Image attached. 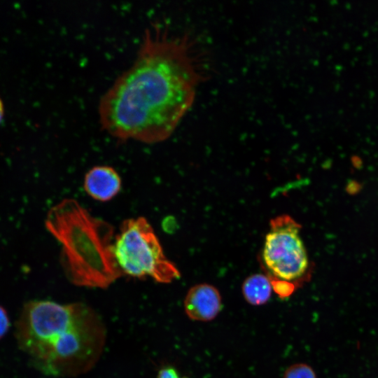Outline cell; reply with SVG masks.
I'll list each match as a JSON object with an SVG mask.
<instances>
[{"mask_svg": "<svg viewBox=\"0 0 378 378\" xmlns=\"http://www.w3.org/2000/svg\"><path fill=\"white\" fill-rule=\"evenodd\" d=\"M209 62L190 34L151 24L131 66L99 99L102 129L120 141L166 140L192 107L199 85L209 78Z\"/></svg>", "mask_w": 378, "mask_h": 378, "instance_id": "1", "label": "cell"}, {"mask_svg": "<svg viewBox=\"0 0 378 378\" xmlns=\"http://www.w3.org/2000/svg\"><path fill=\"white\" fill-rule=\"evenodd\" d=\"M16 338L41 372L73 377L88 372L98 363L106 329L98 313L84 302L36 300L24 305Z\"/></svg>", "mask_w": 378, "mask_h": 378, "instance_id": "2", "label": "cell"}, {"mask_svg": "<svg viewBox=\"0 0 378 378\" xmlns=\"http://www.w3.org/2000/svg\"><path fill=\"white\" fill-rule=\"evenodd\" d=\"M45 225L61 245V265L74 285L104 289L122 276L114 255L113 227L76 200L52 206Z\"/></svg>", "mask_w": 378, "mask_h": 378, "instance_id": "3", "label": "cell"}, {"mask_svg": "<svg viewBox=\"0 0 378 378\" xmlns=\"http://www.w3.org/2000/svg\"><path fill=\"white\" fill-rule=\"evenodd\" d=\"M114 255L122 275L149 277L169 284L180 277L178 268L164 255L150 223L144 217L125 219L114 239Z\"/></svg>", "mask_w": 378, "mask_h": 378, "instance_id": "4", "label": "cell"}, {"mask_svg": "<svg viewBox=\"0 0 378 378\" xmlns=\"http://www.w3.org/2000/svg\"><path fill=\"white\" fill-rule=\"evenodd\" d=\"M300 225L287 214L270 220L261 262L273 290L281 296L292 293L309 270L307 253L300 237Z\"/></svg>", "mask_w": 378, "mask_h": 378, "instance_id": "5", "label": "cell"}, {"mask_svg": "<svg viewBox=\"0 0 378 378\" xmlns=\"http://www.w3.org/2000/svg\"><path fill=\"white\" fill-rule=\"evenodd\" d=\"M222 307L219 290L206 283L192 286L183 301L186 314L195 321L209 322L214 320L220 312Z\"/></svg>", "mask_w": 378, "mask_h": 378, "instance_id": "6", "label": "cell"}, {"mask_svg": "<svg viewBox=\"0 0 378 378\" xmlns=\"http://www.w3.org/2000/svg\"><path fill=\"white\" fill-rule=\"evenodd\" d=\"M121 186L118 173L109 166L94 167L84 178L83 187L87 194L100 202L111 200L120 192Z\"/></svg>", "mask_w": 378, "mask_h": 378, "instance_id": "7", "label": "cell"}, {"mask_svg": "<svg viewBox=\"0 0 378 378\" xmlns=\"http://www.w3.org/2000/svg\"><path fill=\"white\" fill-rule=\"evenodd\" d=\"M273 290L272 281L265 274H253L246 277L241 286L245 300L253 306L266 304Z\"/></svg>", "mask_w": 378, "mask_h": 378, "instance_id": "8", "label": "cell"}, {"mask_svg": "<svg viewBox=\"0 0 378 378\" xmlns=\"http://www.w3.org/2000/svg\"><path fill=\"white\" fill-rule=\"evenodd\" d=\"M283 378H316L311 366L305 363H295L289 366L284 372Z\"/></svg>", "mask_w": 378, "mask_h": 378, "instance_id": "9", "label": "cell"}, {"mask_svg": "<svg viewBox=\"0 0 378 378\" xmlns=\"http://www.w3.org/2000/svg\"><path fill=\"white\" fill-rule=\"evenodd\" d=\"M156 378H189L181 374L176 368L172 365H164L158 372Z\"/></svg>", "mask_w": 378, "mask_h": 378, "instance_id": "10", "label": "cell"}, {"mask_svg": "<svg viewBox=\"0 0 378 378\" xmlns=\"http://www.w3.org/2000/svg\"><path fill=\"white\" fill-rule=\"evenodd\" d=\"M10 326V323L7 312L0 305V340L6 335Z\"/></svg>", "mask_w": 378, "mask_h": 378, "instance_id": "11", "label": "cell"}, {"mask_svg": "<svg viewBox=\"0 0 378 378\" xmlns=\"http://www.w3.org/2000/svg\"><path fill=\"white\" fill-rule=\"evenodd\" d=\"M2 117H3V106H2L1 102L0 100V122L1 121Z\"/></svg>", "mask_w": 378, "mask_h": 378, "instance_id": "12", "label": "cell"}]
</instances>
